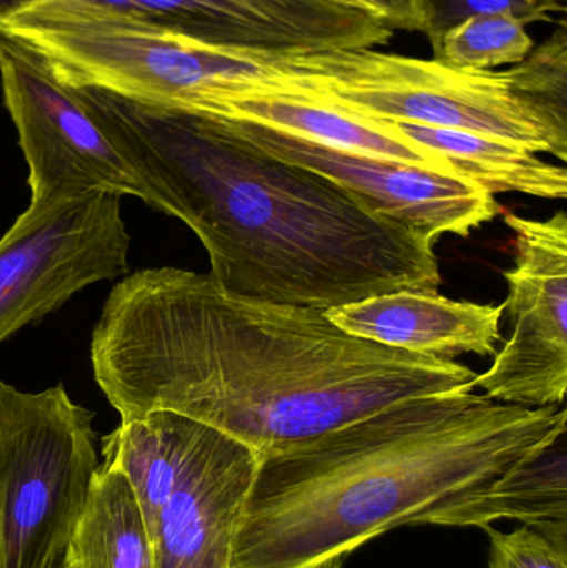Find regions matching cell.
<instances>
[{"instance_id":"cell-1","label":"cell","mask_w":567,"mask_h":568,"mask_svg":"<svg viewBox=\"0 0 567 568\" xmlns=\"http://www.w3.org/2000/svg\"><path fill=\"white\" fill-rule=\"evenodd\" d=\"M90 363L122 420L170 410L262 460L389 404L475 389L478 376L455 361L352 336L323 311L240 296L170 266L112 287Z\"/></svg>"},{"instance_id":"cell-2","label":"cell","mask_w":567,"mask_h":568,"mask_svg":"<svg viewBox=\"0 0 567 568\" xmlns=\"http://www.w3.org/2000/svg\"><path fill=\"white\" fill-rule=\"evenodd\" d=\"M70 89L153 186L162 213L199 236L225 290L323 313L393 291H438L435 242L325 175L269 155L216 116Z\"/></svg>"},{"instance_id":"cell-3","label":"cell","mask_w":567,"mask_h":568,"mask_svg":"<svg viewBox=\"0 0 567 568\" xmlns=\"http://www.w3.org/2000/svg\"><path fill=\"white\" fill-rule=\"evenodd\" d=\"M565 406L473 389L389 404L260 463L232 568H305L485 493L567 434Z\"/></svg>"},{"instance_id":"cell-4","label":"cell","mask_w":567,"mask_h":568,"mask_svg":"<svg viewBox=\"0 0 567 568\" xmlns=\"http://www.w3.org/2000/svg\"><path fill=\"white\" fill-rule=\"evenodd\" d=\"M276 59L282 83L275 95L313 100L362 119L483 133L566 162L567 140L513 92L505 70L466 72L375 49Z\"/></svg>"},{"instance_id":"cell-5","label":"cell","mask_w":567,"mask_h":568,"mask_svg":"<svg viewBox=\"0 0 567 568\" xmlns=\"http://www.w3.org/2000/svg\"><path fill=\"white\" fill-rule=\"evenodd\" d=\"M95 414L62 384L23 393L0 381L3 568H60L99 470Z\"/></svg>"},{"instance_id":"cell-6","label":"cell","mask_w":567,"mask_h":568,"mask_svg":"<svg viewBox=\"0 0 567 568\" xmlns=\"http://www.w3.org/2000/svg\"><path fill=\"white\" fill-rule=\"evenodd\" d=\"M120 196L90 192L30 203L0 239V343L73 294L129 272Z\"/></svg>"},{"instance_id":"cell-7","label":"cell","mask_w":567,"mask_h":568,"mask_svg":"<svg viewBox=\"0 0 567 568\" xmlns=\"http://www.w3.org/2000/svg\"><path fill=\"white\" fill-rule=\"evenodd\" d=\"M0 87L29 166L30 203L102 192L133 196L162 212L153 186L97 125L50 63L2 33Z\"/></svg>"},{"instance_id":"cell-8","label":"cell","mask_w":567,"mask_h":568,"mask_svg":"<svg viewBox=\"0 0 567 568\" xmlns=\"http://www.w3.org/2000/svg\"><path fill=\"white\" fill-rule=\"evenodd\" d=\"M515 232V266L505 273L512 334L475 387L499 403L565 406L567 389V219L505 213Z\"/></svg>"},{"instance_id":"cell-9","label":"cell","mask_w":567,"mask_h":568,"mask_svg":"<svg viewBox=\"0 0 567 568\" xmlns=\"http://www.w3.org/2000/svg\"><path fill=\"white\" fill-rule=\"evenodd\" d=\"M170 434L169 493L149 527L155 568H232L262 459L240 440L180 414L170 413Z\"/></svg>"},{"instance_id":"cell-10","label":"cell","mask_w":567,"mask_h":568,"mask_svg":"<svg viewBox=\"0 0 567 568\" xmlns=\"http://www.w3.org/2000/svg\"><path fill=\"white\" fill-rule=\"evenodd\" d=\"M216 119L256 149L325 175L366 209L432 242L469 236L502 213L492 193L459 173L345 152L245 120Z\"/></svg>"},{"instance_id":"cell-11","label":"cell","mask_w":567,"mask_h":568,"mask_svg":"<svg viewBox=\"0 0 567 568\" xmlns=\"http://www.w3.org/2000/svg\"><path fill=\"white\" fill-rule=\"evenodd\" d=\"M22 0H0V10ZM195 42L266 55L375 49L393 29L326 0H82Z\"/></svg>"},{"instance_id":"cell-12","label":"cell","mask_w":567,"mask_h":568,"mask_svg":"<svg viewBox=\"0 0 567 568\" xmlns=\"http://www.w3.org/2000/svg\"><path fill=\"white\" fill-rule=\"evenodd\" d=\"M503 306L453 301L438 291H393L325 311L352 336L419 356H496Z\"/></svg>"},{"instance_id":"cell-13","label":"cell","mask_w":567,"mask_h":568,"mask_svg":"<svg viewBox=\"0 0 567 568\" xmlns=\"http://www.w3.org/2000/svg\"><path fill=\"white\" fill-rule=\"evenodd\" d=\"M212 116L259 123L345 152L458 173L438 153L416 145L383 120L362 119L345 110L298 97H240L226 102Z\"/></svg>"},{"instance_id":"cell-14","label":"cell","mask_w":567,"mask_h":568,"mask_svg":"<svg viewBox=\"0 0 567 568\" xmlns=\"http://www.w3.org/2000/svg\"><path fill=\"white\" fill-rule=\"evenodd\" d=\"M496 520H519L541 532L567 534L566 434L509 470L485 493L436 510L423 524L483 529Z\"/></svg>"},{"instance_id":"cell-15","label":"cell","mask_w":567,"mask_h":568,"mask_svg":"<svg viewBox=\"0 0 567 568\" xmlns=\"http://www.w3.org/2000/svg\"><path fill=\"white\" fill-rule=\"evenodd\" d=\"M383 122L416 145L438 153L459 175L492 195L515 192L548 200H565L567 196L565 166L551 165L518 143L466 130L392 120Z\"/></svg>"},{"instance_id":"cell-16","label":"cell","mask_w":567,"mask_h":568,"mask_svg":"<svg viewBox=\"0 0 567 568\" xmlns=\"http://www.w3.org/2000/svg\"><path fill=\"white\" fill-rule=\"evenodd\" d=\"M62 564L67 568H155L142 510L119 469L100 464Z\"/></svg>"},{"instance_id":"cell-17","label":"cell","mask_w":567,"mask_h":568,"mask_svg":"<svg viewBox=\"0 0 567 568\" xmlns=\"http://www.w3.org/2000/svg\"><path fill=\"white\" fill-rule=\"evenodd\" d=\"M535 47L526 23L506 13L476 16L452 27L433 50L443 65L466 72H488L516 65Z\"/></svg>"},{"instance_id":"cell-18","label":"cell","mask_w":567,"mask_h":568,"mask_svg":"<svg viewBox=\"0 0 567 568\" xmlns=\"http://www.w3.org/2000/svg\"><path fill=\"white\" fill-rule=\"evenodd\" d=\"M513 92L531 106L561 139L567 140V27L533 47L531 52L505 70Z\"/></svg>"},{"instance_id":"cell-19","label":"cell","mask_w":567,"mask_h":568,"mask_svg":"<svg viewBox=\"0 0 567 568\" xmlns=\"http://www.w3.org/2000/svg\"><path fill=\"white\" fill-rule=\"evenodd\" d=\"M567 0H425L423 33L432 50L452 27L476 16L516 17L523 23L558 22L566 19Z\"/></svg>"},{"instance_id":"cell-20","label":"cell","mask_w":567,"mask_h":568,"mask_svg":"<svg viewBox=\"0 0 567 568\" xmlns=\"http://www.w3.org/2000/svg\"><path fill=\"white\" fill-rule=\"evenodd\" d=\"M489 537V568H567V534H548L522 526L503 534L483 527Z\"/></svg>"},{"instance_id":"cell-21","label":"cell","mask_w":567,"mask_h":568,"mask_svg":"<svg viewBox=\"0 0 567 568\" xmlns=\"http://www.w3.org/2000/svg\"><path fill=\"white\" fill-rule=\"evenodd\" d=\"M366 6L393 30L422 32L425 27V0H365Z\"/></svg>"},{"instance_id":"cell-22","label":"cell","mask_w":567,"mask_h":568,"mask_svg":"<svg viewBox=\"0 0 567 568\" xmlns=\"http://www.w3.org/2000/svg\"><path fill=\"white\" fill-rule=\"evenodd\" d=\"M326 2L336 3V6L348 7V9H358L366 10V12H372V10H369V7L366 6L365 0H326Z\"/></svg>"},{"instance_id":"cell-23","label":"cell","mask_w":567,"mask_h":568,"mask_svg":"<svg viewBox=\"0 0 567 568\" xmlns=\"http://www.w3.org/2000/svg\"><path fill=\"white\" fill-rule=\"evenodd\" d=\"M345 562V557H332V559L322 560V562L312 564V566L305 568H342Z\"/></svg>"},{"instance_id":"cell-24","label":"cell","mask_w":567,"mask_h":568,"mask_svg":"<svg viewBox=\"0 0 567 568\" xmlns=\"http://www.w3.org/2000/svg\"><path fill=\"white\" fill-rule=\"evenodd\" d=\"M0 568H3L2 510H0Z\"/></svg>"},{"instance_id":"cell-25","label":"cell","mask_w":567,"mask_h":568,"mask_svg":"<svg viewBox=\"0 0 567 568\" xmlns=\"http://www.w3.org/2000/svg\"><path fill=\"white\" fill-rule=\"evenodd\" d=\"M60 568H67V567H65V566H63V564H62V566H60Z\"/></svg>"}]
</instances>
